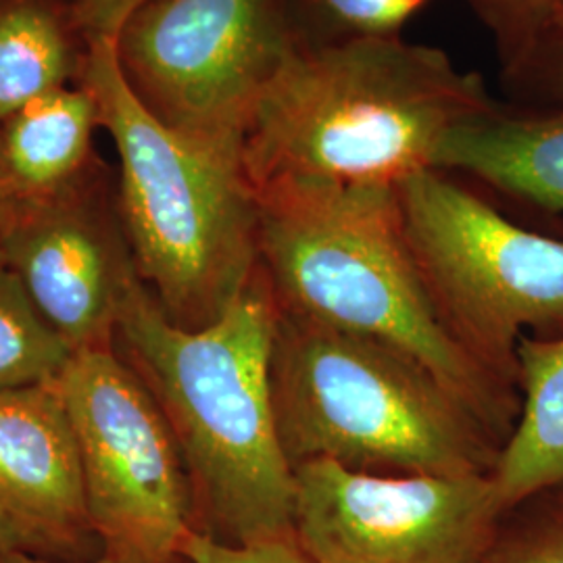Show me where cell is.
<instances>
[{"label":"cell","instance_id":"cell-7","mask_svg":"<svg viewBox=\"0 0 563 563\" xmlns=\"http://www.w3.org/2000/svg\"><path fill=\"white\" fill-rule=\"evenodd\" d=\"M121 71L167 128L242 144L299 46L284 0H144L113 36Z\"/></svg>","mask_w":563,"mask_h":563},{"label":"cell","instance_id":"cell-3","mask_svg":"<svg viewBox=\"0 0 563 563\" xmlns=\"http://www.w3.org/2000/svg\"><path fill=\"white\" fill-rule=\"evenodd\" d=\"M495 107L483 78L402 36L297 46L244 134L255 192L276 181L397 186L434 169L462 121Z\"/></svg>","mask_w":563,"mask_h":563},{"label":"cell","instance_id":"cell-8","mask_svg":"<svg viewBox=\"0 0 563 563\" xmlns=\"http://www.w3.org/2000/svg\"><path fill=\"white\" fill-rule=\"evenodd\" d=\"M60 395L80 449L88 516L102 555L176 563L197 530L192 488L157 401L118 349L76 353Z\"/></svg>","mask_w":563,"mask_h":563},{"label":"cell","instance_id":"cell-14","mask_svg":"<svg viewBox=\"0 0 563 563\" xmlns=\"http://www.w3.org/2000/svg\"><path fill=\"white\" fill-rule=\"evenodd\" d=\"M101 125L90 90L67 86L0 123L4 201L41 199L84 180L95 130Z\"/></svg>","mask_w":563,"mask_h":563},{"label":"cell","instance_id":"cell-15","mask_svg":"<svg viewBox=\"0 0 563 563\" xmlns=\"http://www.w3.org/2000/svg\"><path fill=\"white\" fill-rule=\"evenodd\" d=\"M78 67L53 9L41 0H0V123L67 88Z\"/></svg>","mask_w":563,"mask_h":563},{"label":"cell","instance_id":"cell-4","mask_svg":"<svg viewBox=\"0 0 563 563\" xmlns=\"http://www.w3.org/2000/svg\"><path fill=\"white\" fill-rule=\"evenodd\" d=\"M81 84L120 157V222L139 276L181 328L220 320L262 267L260 199L242 144L157 120L125 80L111 36L88 41Z\"/></svg>","mask_w":563,"mask_h":563},{"label":"cell","instance_id":"cell-26","mask_svg":"<svg viewBox=\"0 0 563 563\" xmlns=\"http://www.w3.org/2000/svg\"><path fill=\"white\" fill-rule=\"evenodd\" d=\"M2 205H4V195H2V186H0V216H2Z\"/></svg>","mask_w":563,"mask_h":563},{"label":"cell","instance_id":"cell-2","mask_svg":"<svg viewBox=\"0 0 563 563\" xmlns=\"http://www.w3.org/2000/svg\"><path fill=\"white\" fill-rule=\"evenodd\" d=\"M257 199L260 262L280 311L399 351L505 444L520 390L444 322L405 236L395 186L276 181Z\"/></svg>","mask_w":563,"mask_h":563},{"label":"cell","instance_id":"cell-17","mask_svg":"<svg viewBox=\"0 0 563 563\" xmlns=\"http://www.w3.org/2000/svg\"><path fill=\"white\" fill-rule=\"evenodd\" d=\"M299 46L401 36L426 0H284Z\"/></svg>","mask_w":563,"mask_h":563},{"label":"cell","instance_id":"cell-5","mask_svg":"<svg viewBox=\"0 0 563 563\" xmlns=\"http://www.w3.org/2000/svg\"><path fill=\"white\" fill-rule=\"evenodd\" d=\"M269 376L292 470L323 460L376 474H490L504 446L413 360L280 309Z\"/></svg>","mask_w":563,"mask_h":563},{"label":"cell","instance_id":"cell-24","mask_svg":"<svg viewBox=\"0 0 563 563\" xmlns=\"http://www.w3.org/2000/svg\"><path fill=\"white\" fill-rule=\"evenodd\" d=\"M0 563H59L42 560L38 555H34V551H25V549H4L0 551ZM90 563H125L120 560H113L109 555H102L101 560H95Z\"/></svg>","mask_w":563,"mask_h":563},{"label":"cell","instance_id":"cell-1","mask_svg":"<svg viewBox=\"0 0 563 563\" xmlns=\"http://www.w3.org/2000/svg\"><path fill=\"white\" fill-rule=\"evenodd\" d=\"M276 323L262 267L222 318L199 330L172 322L139 274L121 299L115 349L172 428L197 530L223 543L295 541V472L269 376Z\"/></svg>","mask_w":563,"mask_h":563},{"label":"cell","instance_id":"cell-19","mask_svg":"<svg viewBox=\"0 0 563 563\" xmlns=\"http://www.w3.org/2000/svg\"><path fill=\"white\" fill-rule=\"evenodd\" d=\"M493 32L501 63L509 65L549 30L560 0H465Z\"/></svg>","mask_w":563,"mask_h":563},{"label":"cell","instance_id":"cell-6","mask_svg":"<svg viewBox=\"0 0 563 563\" xmlns=\"http://www.w3.org/2000/svg\"><path fill=\"white\" fill-rule=\"evenodd\" d=\"M405 236L444 322L518 388L523 336H563V239L507 220L441 169L395 186Z\"/></svg>","mask_w":563,"mask_h":563},{"label":"cell","instance_id":"cell-13","mask_svg":"<svg viewBox=\"0 0 563 563\" xmlns=\"http://www.w3.org/2000/svg\"><path fill=\"white\" fill-rule=\"evenodd\" d=\"M516 360L520 416L490 472L505 516L563 493V336H523Z\"/></svg>","mask_w":563,"mask_h":563},{"label":"cell","instance_id":"cell-21","mask_svg":"<svg viewBox=\"0 0 563 563\" xmlns=\"http://www.w3.org/2000/svg\"><path fill=\"white\" fill-rule=\"evenodd\" d=\"M181 560L188 563H313L302 553L297 541L230 544L201 530H192L186 537Z\"/></svg>","mask_w":563,"mask_h":563},{"label":"cell","instance_id":"cell-16","mask_svg":"<svg viewBox=\"0 0 563 563\" xmlns=\"http://www.w3.org/2000/svg\"><path fill=\"white\" fill-rule=\"evenodd\" d=\"M76 351L0 262V393L57 383Z\"/></svg>","mask_w":563,"mask_h":563},{"label":"cell","instance_id":"cell-10","mask_svg":"<svg viewBox=\"0 0 563 563\" xmlns=\"http://www.w3.org/2000/svg\"><path fill=\"white\" fill-rule=\"evenodd\" d=\"M0 262L76 353L115 349L121 299L139 272L121 222L84 180L41 199L4 201Z\"/></svg>","mask_w":563,"mask_h":563},{"label":"cell","instance_id":"cell-18","mask_svg":"<svg viewBox=\"0 0 563 563\" xmlns=\"http://www.w3.org/2000/svg\"><path fill=\"white\" fill-rule=\"evenodd\" d=\"M547 504L499 530L484 563H563V493H549Z\"/></svg>","mask_w":563,"mask_h":563},{"label":"cell","instance_id":"cell-20","mask_svg":"<svg viewBox=\"0 0 563 563\" xmlns=\"http://www.w3.org/2000/svg\"><path fill=\"white\" fill-rule=\"evenodd\" d=\"M504 80L523 107L563 104V30H547L520 59L505 65Z\"/></svg>","mask_w":563,"mask_h":563},{"label":"cell","instance_id":"cell-23","mask_svg":"<svg viewBox=\"0 0 563 563\" xmlns=\"http://www.w3.org/2000/svg\"><path fill=\"white\" fill-rule=\"evenodd\" d=\"M4 549H25V551L38 553L30 534L21 528L20 523L15 522L13 518H9L0 509V551H4Z\"/></svg>","mask_w":563,"mask_h":563},{"label":"cell","instance_id":"cell-9","mask_svg":"<svg viewBox=\"0 0 563 563\" xmlns=\"http://www.w3.org/2000/svg\"><path fill=\"white\" fill-rule=\"evenodd\" d=\"M292 472L295 541L313 563H484L504 526L490 474Z\"/></svg>","mask_w":563,"mask_h":563},{"label":"cell","instance_id":"cell-22","mask_svg":"<svg viewBox=\"0 0 563 563\" xmlns=\"http://www.w3.org/2000/svg\"><path fill=\"white\" fill-rule=\"evenodd\" d=\"M144 0H80L78 23L86 41L99 36H115L125 18Z\"/></svg>","mask_w":563,"mask_h":563},{"label":"cell","instance_id":"cell-11","mask_svg":"<svg viewBox=\"0 0 563 563\" xmlns=\"http://www.w3.org/2000/svg\"><path fill=\"white\" fill-rule=\"evenodd\" d=\"M0 509L38 551L80 549L95 534L80 449L57 383L0 393Z\"/></svg>","mask_w":563,"mask_h":563},{"label":"cell","instance_id":"cell-25","mask_svg":"<svg viewBox=\"0 0 563 563\" xmlns=\"http://www.w3.org/2000/svg\"><path fill=\"white\" fill-rule=\"evenodd\" d=\"M549 30H563V0H560V4L555 7V13H553Z\"/></svg>","mask_w":563,"mask_h":563},{"label":"cell","instance_id":"cell-12","mask_svg":"<svg viewBox=\"0 0 563 563\" xmlns=\"http://www.w3.org/2000/svg\"><path fill=\"white\" fill-rule=\"evenodd\" d=\"M434 169L463 172L551 213L563 211V104L488 111L444 134Z\"/></svg>","mask_w":563,"mask_h":563}]
</instances>
